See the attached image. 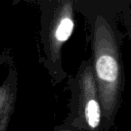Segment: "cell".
I'll use <instances>...</instances> for the list:
<instances>
[{"label":"cell","instance_id":"3957f363","mask_svg":"<svg viewBox=\"0 0 131 131\" xmlns=\"http://www.w3.org/2000/svg\"><path fill=\"white\" fill-rule=\"evenodd\" d=\"M74 29V21L71 15L67 14L62 18H60L57 23V25L54 28L53 37L55 42L57 43H63L66 42L70 36L72 35Z\"/></svg>","mask_w":131,"mask_h":131},{"label":"cell","instance_id":"7a4b0ae2","mask_svg":"<svg viewBox=\"0 0 131 131\" xmlns=\"http://www.w3.org/2000/svg\"><path fill=\"white\" fill-rule=\"evenodd\" d=\"M82 104L88 127L96 129L100 124L101 110L96 96L95 83L89 72H86L82 78Z\"/></svg>","mask_w":131,"mask_h":131},{"label":"cell","instance_id":"6da1fadb","mask_svg":"<svg viewBox=\"0 0 131 131\" xmlns=\"http://www.w3.org/2000/svg\"><path fill=\"white\" fill-rule=\"evenodd\" d=\"M95 72L99 85L101 101L107 115L113 111L120 85V66L113 35L104 21L96 29Z\"/></svg>","mask_w":131,"mask_h":131}]
</instances>
